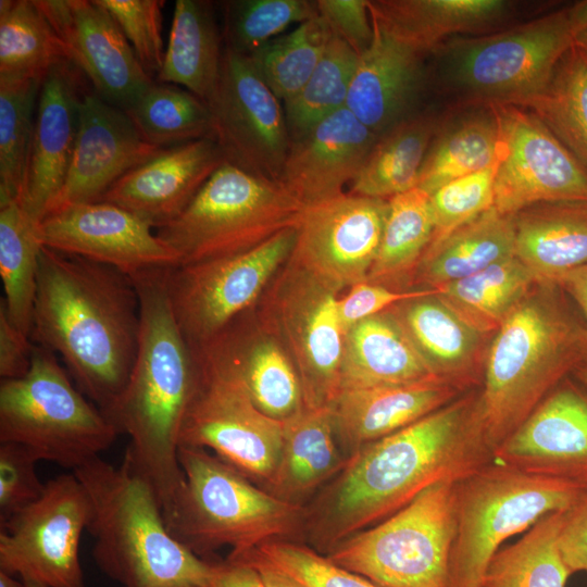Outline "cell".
Returning <instances> with one entry per match:
<instances>
[{
  "label": "cell",
  "mask_w": 587,
  "mask_h": 587,
  "mask_svg": "<svg viewBox=\"0 0 587 587\" xmlns=\"http://www.w3.org/2000/svg\"><path fill=\"white\" fill-rule=\"evenodd\" d=\"M564 511L547 514L519 540L500 548L488 563L482 587H566L572 574L559 546Z\"/></svg>",
  "instance_id": "obj_41"
},
{
  "label": "cell",
  "mask_w": 587,
  "mask_h": 587,
  "mask_svg": "<svg viewBox=\"0 0 587 587\" xmlns=\"http://www.w3.org/2000/svg\"><path fill=\"white\" fill-rule=\"evenodd\" d=\"M437 292L434 288L389 310L436 377L463 391L477 389L491 341L489 335L466 323Z\"/></svg>",
  "instance_id": "obj_28"
},
{
  "label": "cell",
  "mask_w": 587,
  "mask_h": 587,
  "mask_svg": "<svg viewBox=\"0 0 587 587\" xmlns=\"http://www.w3.org/2000/svg\"><path fill=\"white\" fill-rule=\"evenodd\" d=\"M22 580L25 583L26 587H47L43 584L38 583L33 579H22Z\"/></svg>",
  "instance_id": "obj_64"
},
{
  "label": "cell",
  "mask_w": 587,
  "mask_h": 587,
  "mask_svg": "<svg viewBox=\"0 0 587 587\" xmlns=\"http://www.w3.org/2000/svg\"><path fill=\"white\" fill-rule=\"evenodd\" d=\"M373 27V42L359 57L346 107L379 137L415 114L426 72L424 54Z\"/></svg>",
  "instance_id": "obj_27"
},
{
  "label": "cell",
  "mask_w": 587,
  "mask_h": 587,
  "mask_svg": "<svg viewBox=\"0 0 587 587\" xmlns=\"http://www.w3.org/2000/svg\"><path fill=\"white\" fill-rule=\"evenodd\" d=\"M501 129L494 208L503 215L541 202L587 201V168L530 110L495 105Z\"/></svg>",
  "instance_id": "obj_16"
},
{
  "label": "cell",
  "mask_w": 587,
  "mask_h": 587,
  "mask_svg": "<svg viewBox=\"0 0 587 587\" xmlns=\"http://www.w3.org/2000/svg\"><path fill=\"white\" fill-rule=\"evenodd\" d=\"M71 62L37 0L0 1V78L43 80Z\"/></svg>",
  "instance_id": "obj_40"
},
{
  "label": "cell",
  "mask_w": 587,
  "mask_h": 587,
  "mask_svg": "<svg viewBox=\"0 0 587 587\" xmlns=\"http://www.w3.org/2000/svg\"><path fill=\"white\" fill-rule=\"evenodd\" d=\"M78 70L72 62L53 68L43 79L20 200L38 224L59 195L76 146L82 92Z\"/></svg>",
  "instance_id": "obj_23"
},
{
  "label": "cell",
  "mask_w": 587,
  "mask_h": 587,
  "mask_svg": "<svg viewBox=\"0 0 587 587\" xmlns=\"http://www.w3.org/2000/svg\"><path fill=\"white\" fill-rule=\"evenodd\" d=\"M465 392L447 380L430 377L410 384L341 390L329 410L339 445L349 459L361 447L422 420Z\"/></svg>",
  "instance_id": "obj_26"
},
{
  "label": "cell",
  "mask_w": 587,
  "mask_h": 587,
  "mask_svg": "<svg viewBox=\"0 0 587 587\" xmlns=\"http://www.w3.org/2000/svg\"><path fill=\"white\" fill-rule=\"evenodd\" d=\"M139 332L140 301L129 275L41 246L30 337L62 358L104 414L128 383Z\"/></svg>",
  "instance_id": "obj_2"
},
{
  "label": "cell",
  "mask_w": 587,
  "mask_h": 587,
  "mask_svg": "<svg viewBox=\"0 0 587 587\" xmlns=\"http://www.w3.org/2000/svg\"><path fill=\"white\" fill-rule=\"evenodd\" d=\"M271 284L258 321L290 357L305 408H328L340 391V292L289 259Z\"/></svg>",
  "instance_id": "obj_13"
},
{
  "label": "cell",
  "mask_w": 587,
  "mask_h": 587,
  "mask_svg": "<svg viewBox=\"0 0 587 587\" xmlns=\"http://www.w3.org/2000/svg\"><path fill=\"white\" fill-rule=\"evenodd\" d=\"M573 39L564 8L503 32L451 38L434 52L445 85L469 105L528 109Z\"/></svg>",
  "instance_id": "obj_8"
},
{
  "label": "cell",
  "mask_w": 587,
  "mask_h": 587,
  "mask_svg": "<svg viewBox=\"0 0 587 587\" xmlns=\"http://www.w3.org/2000/svg\"><path fill=\"white\" fill-rule=\"evenodd\" d=\"M436 377L388 309L344 335L340 391L410 384Z\"/></svg>",
  "instance_id": "obj_31"
},
{
  "label": "cell",
  "mask_w": 587,
  "mask_h": 587,
  "mask_svg": "<svg viewBox=\"0 0 587 587\" xmlns=\"http://www.w3.org/2000/svg\"><path fill=\"white\" fill-rule=\"evenodd\" d=\"M433 289L398 291L383 285L362 282L350 287L337 301L340 326L346 333L362 320L388 310L392 305L411 298L430 292Z\"/></svg>",
  "instance_id": "obj_54"
},
{
  "label": "cell",
  "mask_w": 587,
  "mask_h": 587,
  "mask_svg": "<svg viewBox=\"0 0 587 587\" xmlns=\"http://www.w3.org/2000/svg\"><path fill=\"white\" fill-rule=\"evenodd\" d=\"M37 462L25 446L0 442V526L42 494L46 483L37 475Z\"/></svg>",
  "instance_id": "obj_52"
},
{
  "label": "cell",
  "mask_w": 587,
  "mask_h": 587,
  "mask_svg": "<svg viewBox=\"0 0 587 587\" xmlns=\"http://www.w3.org/2000/svg\"><path fill=\"white\" fill-rule=\"evenodd\" d=\"M512 217L515 257L538 282L587 264V201L541 202Z\"/></svg>",
  "instance_id": "obj_33"
},
{
  "label": "cell",
  "mask_w": 587,
  "mask_h": 587,
  "mask_svg": "<svg viewBox=\"0 0 587 587\" xmlns=\"http://www.w3.org/2000/svg\"><path fill=\"white\" fill-rule=\"evenodd\" d=\"M42 82L0 78V205L22 198Z\"/></svg>",
  "instance_id": "obj_45"
},
{
  "label": "cell",
  "mask_w": 587,
  "mask_h": 587,
  "mask_svg": "<svg viewBox=\"0 0 587 587\" xmlns=\"http://www.w3.org/2000/svg\"><path fill=\"white\" fill-rule=\"evenodd\" d=\"M583 482L537 475L490 461L457 483L450 587H482L494 554L540 519L567 510Z\"/></svg>",
  "instance_id": "obj_7"
},
{
  "label": "cell",
  "mask_w": 587,
  "mask_h": 587,
  "mask_svg": "<svg viewBox=\"0 0 587 587\" xmlns=\"http://www.w3.org/2000/svg\"><path fill=\"white\" fill-rule=\"evenodd\" d=\"M347 107L291 140L279 183L304 207L345 193L377 140Z\"/></svg>",
  "instance_id": "obj_25"
},
{
  "label": "cell",
  "mask_w": 587,
  "mask_h": 587,
  "mask_svg": "<svg viewBox=\"0 0 587 587\" xmlns=\"http://www.w3.org/2000/svg\"><path fill=\"white\" fill-rule=\"evenodd\" d=\"M572 376L587 388V365L579 366Z\"/></svg>",
  "instance_id": "obj_63"
},
{
  "label": "cell",
  "mask_w": 587,
  "mask_h": 587,
  "mask_svg": "<svg viewBox=\"0 0 587 587\" xmlns=\"http://www.w3.org/2000/svg\"><path fill=\"white\" fill-rule=\"evenodd\" d=\"M223 9L225 48L251 55L290 25L319 16L312 0H232Z\"/></svg>",
  "instance_id": "obj_48"
},
{
  "label": "cell",
  "mask_w": 587,
  "mask_h": 587,
  "mask_svg": "<svg viewBox=\"0 0 587 587\" xmlns=\"http://www.w3.org/2000/svg\"><path fill=\"white\" fill-rule=\"evenodd\" d=\"M184 482L163 516L171 535L210 559L225 546L229 558L274 540L303 537L307 508L283 500L205 449L180 446Z\"/></svg>",
  "instance_id": "obj_6"
},
{
  "label": "cell",
  "mask_w": 587,
  "mask_h": 587,
  "mask_svg": "<svg viewBox=\"0 0 587 587\" xmlns=\"http://www.w3.org/2000/svg\"><path fill=\"white\" fill-rule=\"evenodd\" d=\"M492 461L587 484V388L564 378L494 451Z\"/></svg>",
  "instance_id": "obj_21"
},
{
  "label": "cell",
  "mask_w": 587,
  "mask_h": 587,
  "mask_svg": "<svg viewBox=\"0 0 587 587\" xmlns=\"http://www.w3.org/2000/svg\"><path fill=\"white\" fill-rule=\"evenodd\" d=\"M559 546L571 574L587 573V489L564 511Z\"/></svg>",
  "instance_id": "obj_55"
},
{
  "label": "cell",
  "mask_w": 587,
  "mask_h": 587,
  "mask_svg": "<svg viewBox=\"0 0 587 587\" xmlns=\"http://www.w3.org/2000/svg\"><path fill=\"white\" fill-rule=\"evenodd\" d=\"M198 373L178 445L211 450L262 488L282 452L284 423L253 402L236 366L211 347L193 349Z\"/></svg>",
  "instance_id": "obj_12"
},
{
  "label": "cell",
  "mask_w": 587,
  "mask_h": 587,
  "mask_svg": "<svg viewBox=\"0 0 587 587\" xmlns=\"http://www.w3.org/2000/svg\"><path fill=\"white\" fill-rule=\"evenodd\" d=\"M330 37L332 30L319 15L272 39L249 57L265 84L284 102L309 80Z\"/></svg>",
  "instance_id": "obj_47"
},
{
  "label": "cell",
  "mask_w": 587,
  "mask_h": 587,
  "mask_svg": "<svg viewBox=\"0 0 587 587\" xmlns=\"http://www.w3.org/2000/svg\"><path fill=\"white\" fill-rule=\"evenodd\" d=\"M296 236V227H289L247 251L168 267L166 284L172 308L192 349L213 341L260 301L288 261Z\"/></svg>",
  "instance_id": "obj_14"
},
{
  "label": "cell",
  "mask_w": 587,
  "mask_h": 587,
  "mask_svg": "<svg viewBox=\"0 0 587 587\" xmlns=\"http://www.w3.org/2000/svg\"><path fill=\"white\" fill-rule=\"evenodd\" d=\"M359 55L332 33L321 61L302 89L283 102L290 141L346 107Z\"/></svg>",
  "instance_id": "obj_44"
},
{
  "label": "cell",
  "mask_w": 587,
  "mask_h": 587,
  "mask_svg": "<svg viewBox=\"0 0 587 587\" xmlns=\"http://www.w3.org/2000/svg\"><path fill=\"white\" fill-rule=\"evenodd\" d=\"M37 223L20 201L0 205V276L13 324L30 338L41 245Z\"/></svg>",
  "instance_id": "obj_42"
},
{
  "label": "cell",
  "mask_w": 587,
  "mask_h": 587,
  "mask_svg": "<svg viewBox=\"0 0 587 587\" xmlns=\"http://www.w3.org/2000/svg\"><path fill=\"white\" fill-rule=\"evenodd\" d=\"M222 38L212 2L176 0L159 82L183 86L210 105L221 77Z\"/></svg>",
  "instance_id": "obj_34"
},
{
  "label": "cell",
  "mask_w": 587,
  "mask_h": 587,
  "mask_svg": "<svg viewBox=\"0 0 587 587\" xmlns=\"http://www.w3.org/2000/svg\"><path fill=\"white\" fill-rule=\"evenodd\" d=\"M161 149L141 137L124 110L95 92H86L72 161L47 214L67 205L99 201L123 175Z\"/></svg>",
  "instance_id": "obj_22"
},
{
  "label": "cell",
  "mask_w": 587,
  "mask_h": 587,
  "mask_svg": "<svg viewBox=\"0 0 587 587\" xmlns=\"http://www.w3.org/2000/svg\"><path fill=\"white\" fill-rule=\"evenodd\" d=\"M210 108L215 140L225 160L279 183L290 146L285 111L249 55L224 48L218 88Z\"/></svg>",
  "instance_id": "obj_17"
},
{
  "label": "cell",
  "mask_w": 587,
  "mask_h": 587,
  "mask_svg": "<svg viewBox=\"0 0 587 587\" xmlns=\"http://www.w3.org/2000/svg\"><path fill=\"white\" fill-rule=\"evenodd\" d=\"M573 46L587 61V28H584L574 35Z\"/></svg>",
  "instance_id": "obj_61"
},
{
  "label": "cell",
  "mask_w": 587,
  "mask_h": 587,
  "mask_svg": "<svg viewBox=\"0 0 587 587\" xmlns=\"http://www.w3.org/2000/svg\"><path fill=\"white\" fill-rule=\"evenodd\" d=\"M228 558V557H227ZM246 561L255 566L262 575L267 587H305L284 572L248 554L228 558Z\"/></svg>",
  "instance_id": "obj_59"
},
{
  "label": "cell",
  "mask_w": 587,
  "mask_h": 587,
  "mask_svg": "<svg viewBox=\"0 0 587 587\" xmlns=\"http://www.w3.org/2000/svg\"><path fill=\"white\" fill-rule=\"evenodd\" d=\"M224 161L213 139L162 148L123 175L99 201L118 205L157 229L185 210Z\"/></svg>",
  "instance_id": "obj_24"
},
{
  "label": "cell",
  "mask_w": 587,
  "mask_h": 587,
  "mask_svg": "<svg viewBox=\"0 0 587 587\" xmlns=\"http://www.w3.org/2000/svg\"><path fill=\"white\" fill-rule=\"evenodd\" d=\"M552 282H538L495 333L473 419L494 451L564 378L587 365V334L579 312Z\"/></svg>",
  "instance_id": "obj_4"
},
{
  "label": "cell",
  "mask_w": 587,
  "mask_h": 587,
  "mask_svg": "<svg viewBox=\"0 0 587 587\" xmlns=\"http://www.w3.org/2000/svg\"><path fill=\"white\" fill-rule=\"evenodd\" d=\"M203 347L213 348L236 366L253 402L265 415L285 423L305 408L300 377L290 357L259 321L251 324L243 313Z\"/></svg>",
  "instance_id": "obj_29"
},
{
  "label": "cell",
  "mask_w": 587,
  "mask_h": 587,
  "mask_svg": "<svg viewBox=\"0 0 587 587\" xmlns=\"http://www.w3.org/2000/svg\"><path fill=\"white\" fill-rule=\"evenodd\" d=\"M0 587H26L23 580H17L13 575L0 571Z\"/></svg>",
  "instance_id": "obj_62"
},
{
  "label": "cell",
  "mask_w": 587,
  "mask_h": 587,
  "mask_svg": "<svg viewBox=\"0 0 587 587\" xmlns=\"http://www.w3.org/2000/svg\"><path fill=\"white\" fill-rule=\"evenodd\" d=\"M124 111L141 137L159 148L200 139L215 140V122L210 105L173 84L153 83Z\"/></svg>",
  "instance_id": "obj_43"
},
{
  "label": "cell",
  "mask_w": 587,
  "mask_h": 587,
  "mask_svg": "<svg viewBox=\"0 0 587 587\" xmlns=\"http://www.w3.org/2000/svg\"><path fill=\"white\" fill-rule=\"evenodd\" d=\"M566 10L574 35L587 28V0L575 2Z\"/></svg>",
  "instance_id": "obj_60"
},
{
  "label": "cell",
  "mask_w": 587,
  "mask_h": 587,
  "mask_svg": "<svg viewBox=\"0 0 587 587\" xmlns=\"http://www.w3.org/2000/svg\"><path fill=\"white\" fill-rule=\"evenodd\" d=\"M153 227L134 213L108 202L67 205L37 225L41 246L113 266L132 276L148 268L177 265L176 254Z\"/></svg>",
  "instance_id": "obj_19"
},
{
  "label": "cell",
  "mask_w": 587,
  "mask_h": 587,
  "mask_svg": "<svg viewBox=\"0 0 587 587\" xmlns=\"http://www.w3.org/2000/svg\"><path fill=\"white\" fill-rule=\"evenodd\" d=\"M88 494L72 473L0 526V571L47 587H86L79 542L90 520Z\"/></svg>",
  "instance_id": "obj_15"
},
{
  "label": "cell",
  "mask_w": 587,
  "mask_h": 587,
  "mask_svg": "<svg viewBox=\"0 0 587 587\" xmlns=\"http://www.w3.org/2000/svg\"><path fill=\"white\" fill-rule=\"evenodd\" d=\"M374 24L396 40L426 54L459 35L477 34L502 22V0H367Z\"/></svg>",
  "instance_id": "obj_30"
},
{
  "label": "cell",
  "mask_w": 587,
  "mask_h": 587,
  "mask_svg": "<svg viewBox=\"0 0 587 587\" xmlns=\"http://www.w3.org/2000/svg\"><path fill=\"white\" fill-rule=\"evenodd\" d=\"M476 389L358 449L305 504V544L327 554L440 480H461L492 460L473 420Z\"/></svg>",
  "instance_id": "obj_1"
},
{
  "label": "cell",
  "mask_w": 587,
  "mask_h": 587,
  "mask_svg": "<svg viewBox=\"0 0 587 587\" xmlns=\"http://www.w3.org/2000/svg\"><path fill=\"white\" fill-rule=\"evenodd\" d=\"M388 200L350 192L304 208L289 260L339 292L367 280Z\"/></svg>",
  "instance_id": "obj_18"
},
{
  "label": "cell",
  "mask_w": 587,
  "mask_h": 587,
  "mask_svg": "<svg viewBox=\"0 0 587 587\" xmlns=\"http://www.w3.org/2000/svg\"><path fill=\"white\" fill-rule=\"evenodd\" d=\"M111 14L146 72L159 74L165 50L160 0H98Z\"/></svg>",
  "instance_id": "obj_51"
},
{
  "label": "cell",
  "mask_w": 587,
  "mask_h": 587,
  "mask_svg": "<svg viewBox=\"0 0 587 587\" xmlns=\"http://www.w3.org/2000/svg\"><path fill=\"white\" fill-rule=\"evenodd\" d=\"M501 129L491 105L469 110L438 125L425 155L417 187L430 195L445 184L499 162Z\"/></svg>",
  "instance_id": "obj_36"
},
{
  "label": "cell",
  "mask_w": 587,
  "mask_h": 587,
  "mask_svg": "<svg viewBox=\"0 0 587 587\" xmlns=\"http://www.w3.org/2000/svg\"><path fill=\"white\" fill-rule=\"evenodd\" d=\"M63 41L71 62L84 73L95 93L126 110L153 80L126 37L98 0H37Z\"/></svg>",
  "instance_id": "obj_20"
},
{
  "label": "cell",
  "mask_w": 587,
  "mask_h": 587,
  "mask_svg": "<svg viewBox=\"0 0 587 587\" xmlns=\"http://www.w3.org/2000/svg\"><path fill=\"white\" fill-rule=\"evenodd\" d=\"M118 436L104 413L74 386L54 353L33 346L28 372L0 384V442L28 448L39 461L74 471Z\"/></svg>",
  "instance_id": "obj_10"
},
{
  "label": "cell",
  "mask_w": 587,
  "mask_h": 587,
  "mask_svg": "<svg viewBox=\"0 0 587 587\" xmlns=\"http://www.w3.org/2000/svg\"><path fill=\"white\" fill-rule=\"evenodd\" d=\"M512 257H515L513 217L492 207L428 249L410 288H439Z\"/></svg>",
  "instance_id": "obj_35"
},
{
  "label": "cell",
  "mask_w": 587,
  "mask_h": 587,
  "mask_svg": "<svg viewBox=\"0 0 587 587\" xmlns=\"http://www.w3.org/2000/svg\"><path fill=\"white\" fill-rule=\"evenodd\" d=\"M538 283L516 258L437 288V296L466 323L494 336Z\"/></svg>",
  "instance_id": "obj_39"
},
{
  "label": "cell",
  "mask_w": 587,
  "mask_h": 587,
  "mask_svg": "<svg viewBox=\"0 0 587 587\" xmlns=\"http://www.w3.org/2000/svg\"><path fill=\"white\" fill-rule=\"evenodd\" d=\"M166 267L132 275L140 301V332L128 383L104 414L129 444L124 460L166 511L183 485L178 461L180 426L193 394L198 365L167 291Z\"/></svg>",
  "instance_id": "obj_3"
},
{
  "label": "cell",
  "mask_w": 587,
  "mask_h": 587,
  "mask_svg": "<svg viewBox=\"0 0 587 587\" xmlns=\"http://www.w3.org/2000/svg\"><path fill=\"white\" fill-rule=\"evenodd\" d=\"M72 472L90 500L87 532L102 573L121 587H211L212 560L171 535L152 487L124 459L97 457Z\"/></svg>",
  "instance_id": "obj_5"
},
{
  "label": "cell",
  "mask_w": 587,
  "mask_h": 587,
  "mask_svg": "<svg viewBox=\"0 0 587 587\" xmlns=\"http://www.w3.org/2000/svg\"><path fill=\"white\" fill-rule=\"evenodd\" d=\"M459 480L433 484L379 523L325 554L379 587H450Z\"/></svg>",
  "instance_id": "obj_11"
},
{
  "label": "cell",
  "mask_w": 587,
  "mask_h": 587,
  "mask_svg": "<svg viewBox=\"0 0 587 587\" xmlns=\"http://www.w3.org/2000/svg\"><path fill=\"white\" fill-rule=\"evenodd\" d=\"M497 166L457 178L429 195L435 228L428 249L494 207Z\"/></svg>",
  "instance_id": "obj_50"
},
{
  "label": "cell",
  "mask_w": 587,
  "mask_h": 587,
  "mask_svg": "<svg viewBox=\"0 0 587 587\" xmlns=\"http://www.w3.org/2000/svg\"><path fill=\"white\" fill-rule=\"evenodd\" d=\"M245 554L284 572L305 587H379L301 541L274 540Z\"/></svg>",
  "instance_id": "obj_49"
},
{
  "label": "cell",
  "mask_w": 587,
  "mask_h": 587,
  "mask_svg": "<svg viewBox=\"0 0 587 587\" xmlns=\"http://www.w3.org/2000/svg\"><path fill=\"white\" fill-rule=\"evenodd\" d=\"M552 283L557 284L575 303L587 334V264L560 274Z\"/></svg>",
  "instance_id": "obj_58"
},
{
  "label": "cell",
  "mask_w": 587,
  "mask_h": 587,
  "mask_svg": "<svg viewBox=\"0 0 587 587\" xmlns=\"http://www.w3.org/2000/svg\"><path fill=\"white\" fill-rule=\"evenodd\" d=\"M328 408H304L284 423V439L275 475L265 488L272 495L304 504L346 465Z\"/></svg>",
  "instance_id": "obj_32"
},
{
  "label": "cell",
  "mask_w": 587,
  "mask_h": 587,
  "mask_svg": "<svg viewBox=\"0 0 587 587\" xmlns=\"http://www.w3.org/2000/svg\"><path fill=\"white\" fill-rule=\"evenodd\" d=\"M212 560L211 587H267L259 570L237 559Z\"/></svg>",
  "instance_id": "obj_57"
},
{
  "label": "cell",
  "mask_w": 587,
  "mask_h": 587,
  "mask_svg": "<svg viewBox=\"0 0 587 587\" xmlns=\"http://www.w3.org/2000/svg\"><path fill=\"white\" fill-rule=\"evenodd\" d=\"M429 195L419 187L388 200L377 257L367 282L398 291L412 290V276L434 235Z\"/></svg>",
  "instance_id": "obj_38"
},
{
  "label": "cell",
  "mask_w": 587,
  "mask_h": 587,
  "mask_svg": "<svg viewBox=\"0 0 587 587\" xmlns=\"http://www.w3.org/2000/svg\"><path fill=\"white\" fill-rule=\"evenodd\" d=\"M438 125L433 114L415 113L380 135L349 192L389 200L417 187Z\"/></svg>",
  "instance_id": "obj_37"
},
{
  "label": "cell",
  "mask_w": 587,
  "mask_h": 587,
  "mask_svg": "<svg viewBox=\"0 0 587 587\" xmlns=\"http://www.w3.org/2000/svg\"><path fill=\"white\" fill-rule=\"evenodd\" d=\"M11 321L0 301V376L3 379L23 377L32 363L33 345Z\"/></svg>",
  "instance_id": "obj_56"
},
{
  "label": "cell",
  "mask_w": 587,
  "mask_h": 587,
  "mask_svg": "<svg viewBox=\"0 0 587 587\" xmlns=\"http://www.w3.org/2000/svg\"><path fill=\"white\" fill-rule=\"evenodd\" d=\"M587 168V61L572 46L528 108Z\"/></svg>",
  "instance_id": "obj_46"
},
{
  "label": "cell",
  "mask_w": 587,
  "mask_h": 587,
  "mask_svg": "<svg viewBox=\"0 0 587 587\" xmlns=\"http://www.w3.org/2000/svg\"><path fill=\"white\" fill-rule=\"evenodd\" d=\"M304 207L278 182L224 161L185 210L155 229L191 265L237 254L296 227Z\"/></svg>",
  "instance_id": "obj_9"
},
{
  "label": "cell",
  "mask_w": 587,
  "mask_h": 587,
  "mask_svg": "<svg viewBox=\"0 0 587 587\" xmlns=\"http://www.w3.org/2000/svg\"><path fill=\"white\" fill-rule=\"evenodd\" d=\"M319 15L334 35L361 57L371 47L374 27L367 0H316Z\"/></svg>",
  "instance_id": "obj_53"
}]
</instances>
